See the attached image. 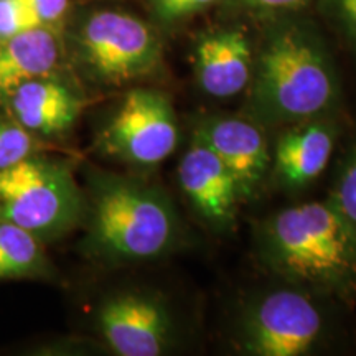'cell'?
Instances as JSON below:
<instances>
[{
	"label": "cell",
	"instance_id": "1",
	"mask_svg": "<svg viewBox=\"0 0 356 356\" xmlns=\"http://www.w3.org/2000/svg\"><path fill=\"white\" fill-rule=\"evenodd\" d=\"M340 113L343 83L318 26L293 17L267 26L254 53L243 114L270 129Z\"/></svg>",
	"mask_w": 356,
	"mask_h": 356
},
{
	"label": "cell",
	"instance_id": "2",
	"mask_svg": "<svg viewBox=\"0 0 356 356\" xmlns=\"http://www.w3.org/2000/svg\"><path fill=\"white\" fill-rule=\"evenodd\" d=\"M81 249L102 266L162 261L188 244V228L162 186L136 175L89 170Z\"/></svg>",
	"mask_w": 356,
	"mask_h": 356
},
{
	"label": "cell",
	"instance_id": "3",
	"mask_svg": "<svg viewBox=\"0 0 356 356\" xmlns=\"http://www.w3.org/2000/svg\"><path fill=\"white\" fill-rule=\"evenodd\" d=\"M252 248L267 275L356 307V228L327 198L270 213Z\"/></svg>",
	"mask_w": 356,
	"mask_h": 356
},
{
	"label": "cell",
	"instance_id": "4",
	"mask_svg": "<svg viewBox=\"0 0 356 356\" xmlns=\"http://www.w3.org/2000/svg\"><path fill=\"white\" fill-rule=\"evenodd\" d=\"M353 310L345 302L273 277L239 299L231 346L249 356H312L356 350Z\"/></svg>",
	"mask_w": 356,
	"mask_h": 356
},
{
	"label": "cell",
	"instance_id": "5",
	"mask_svg": "<svg viewBox=\"0 0 356 356\" xmlns=\"http://www.w3.org/2000/svg\"><path fill=\"white\" fill-rule=\"evenodd\" d=\"M66 65L101 89L132 88L160 70L157 30L119 7L91 6L71 12L63 29Z\"/></svg>",
	"mask_w": 356,
	"mask_h": 356
},
{
	"label": "cell",
	"instance_id": "6",
	"mask_svg": "<svg viewBox=\"0 0 356 356\" xmlns=\"http://www.w3.org/2000/svg\"><path fill=\"white\" fill-rule=\"evenodd\" d=\"M84 191L65 160L30 155L0 170V220L51 241L78 228Z\"/></svg>",
	"mask_w": 356,
	"mask_h": 356
},
{
	"label": "cell",
	"instance_id": "7",
	"mask_svg": "<svg viewBox=\"0 0 356 356\" xmlns=\"http://www.w3.org/2000/svg\"><path fill=\"white\" fill-rule=\"evenodd\" d=\"M102 343L119 356H165L185 350L190 325L165 292L127 286L102 296L95 309Z\"/></svg>",
	"mask_w": 356,
	"mask_h": 356
},
{
	"label": "cell",
	"instance_id": "8",
	"mask_svg": "<svg viewBox=\"0 0 356 356\" xmlns=\"http://www.w3.org/2000/svg\"><path fill=\"white\" fill-rule=\"evenodd\" d=\"M178 144L175 108L165 92L152 88H129L97 134L102 154L137 170L159 167Z\"/></svg>",
	"mask_w": 356,
	"mask_h": 356
},
{
	"label": "cell",
	"instance_id": "9",
	"mask_svg": "<svg viewBox=\"0 0 356 356\" xmlns=\"http://www.w3.org/2000/svg\"><path fill=\"white\" fill-rule=\"evenodd\" d=\"M350 121L345 111L280 127L270 152V180L291 193L318 181L330 170Z\"/></svg>",
	"mask_w": 356,
	"mask_h": 356
},
{
	"label": "cell",
	"instance_id": "10",
	"mask_svg": "<svg viewBox=\"0 0 356 356\" xmlns=\"http://www.w3.org/2000/svg\"><path fill=\"white\" fill-rule=\"evenodd\" d=\"M191 137L202 140L233 173L243 202L257 197L269 178L273 147L267 127L248 115H200Z\"/></svg>",
	"mask_w": 356,
	"mask_h": 356
},
{
	"label": "cell",
	"instance_id": "11",
	"mask_svg": "<svg viewBox=\"0 0 356 356\" xmlns=\"http://www.w3.org/2000/svg\"><path fill=\"white\" fill-rule=\"evenodd\" d=\"M177 180L181 193L204 226L222 233L234 226L241 191L233 173L210 147L191 137L178 162Z\"/></svg>",
	"mask_w": 356,
	"mask_h": 356
},
{
	"label": "cell",
	"instance_id": "12",
	"mask_svg": "<svg viewBox=\"0 0 356 356\" xmlns=\"http://www.w3.org/2000/svg\"><path fill=\"white\" fill-rule=\"evenodd\" d=\"M10 118L37 137L63 136L81 115L86 97L65 70L22 83L3 96Z\"/></svg>",
	"mask_w": 356,
	"mask_h": 356
},
{
	"label": "cell",
	"instance_id": "13",
	"mask_svg": "<svg viewBox=\"0 0 356 356\" xmlns=\"http://www.w3.org/2000/svg\"><path fill=\"white\" fill-rule=\"evenodd\" d=\"M195 78L213 99H231L249 86L254 51L239 26H221L200 35L195 44Z\"/></svg>",
	"mask_w": 356,
	"mask_h": 356
},
{
	"label": "cell",
	"instance_id": "14",
	"mask_svg": "<svg viewBox=\"0 0 356 356\" xmlns=\"http://www.w3.org/2000/svg\"><path fill=\"white\" fill-rule=\"evenodd\" d=\"M61 30L32 26L0 42V97L30 79L65 70Z\"/></svg>",
	"mask_w": 356,
	"mask_h": 356
},
{
	"label": "cell",
	"instance_id": "15",
	"mask_svg": "<svg viewBox=\"0 0 356 356\" xmlns=\"http://www.w3.org/2000/svg\"><path fill=\"white\" fill-rule=\"evenodd\" d=\"M55 267L43 241L29 231L0 220V279H51Z\"/></svg>",
	"mask_w": 356,
	"mask_h": 356
},
{
	"label": "cell",
	"instance_id": "16",
	"mask_svg": "<svg viewBox=\"0 0 356 356\" xmlns=\"http://www.w3.org/2000/svg\"><path fill=\"white\" fill-rule=\"evenodd\" d=\"M325 198L356 228V118H351L333 159Z\"/></svg>",
	"mask_w": 356,
	"mask_h": 356
},
{
	"label": "cell",
	"instance_id": "17",
	"mask_svg": "<svg viewBox=\"0 0 356 356\" xmlns=\"http://www.w3.org/2000/svg\"><path fill=\"white\" fill-rule=\"evenodd\" d=\"M37 150V136L13 118H0V170L15 165Z\"/></svg>",
	"mask_w": 356,
	"mask_h": 356
},
{
	"label": "cell",
	"instance_id": "18",
	"mask_svg": "<svg viewBox=\"0 0 356 356\" xmlns=\"http://www.w3.org/2000/svg\"><path fill=\"white\" fill-rule=\"evenodd\" d=\"M320 7L356 60V0H320Z\"/></svg>",
	"mask_w": 356,
	"mask_h": 356
},
{
	"label": "cell",
	"instance_id": "19",
	"mask_svg": "<svg viewBox=\"0 0 356 356\" xmlns=\"http://www.w3.org/2000/svg\"><path fill=\"white\" fill-rule=\"evenodd\" d=\"M22 3L35 25L61 30V32L73 12L71 0H22Z\"/></svg>",
	"mask_w": 356,
	"mask_h": 356
},
{
	"label": "cell",
	"instance_id": "20",
	"mask_svg": "<svg viewBox=\"0 0 356 356\" xmlns=\"http://www.w3.org/2000/svg\"><path fill=\"white\" fill-rule=\"evenodd\" d=\"M215 2L218 0H149V6L155 20L162 25H173L207 10Z\"/></svg>",
	"mask_w": 356,
	"mask_h": 356
},
{
	"label": "cell",
	"instance_id": "21",
	"mask_svg": "<svg viewBox=\"0 0 356 356\" xmlns=\"http://www.w3.org/2000/svg\"><path fill=\"white\" fill-rule=\"evenodd\" d=\"M37 26L29 15L22 0H0V42Z\"/></svg>",
	"mask_w": 356,
	"mask_h": 356
},
{
	"label": "cell",
	"instance_id": "22",
	"mask_svg": "<svg viewBox=\"0 0 356 356\" xmlns=\"http://www.w3.org/2000/svg\"><path fill=\"white\" fill-rule=\"evenodd\" d=\"M229 6L248 8V10L256 12H296L305 7L310 0H226Z\"/></svg>",
	"mask_w": 356,
	"mask_h": 356
}]
</instances>
